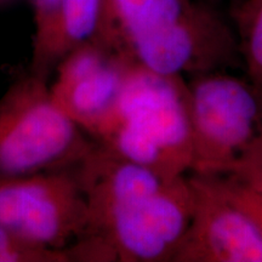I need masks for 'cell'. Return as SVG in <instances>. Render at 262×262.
I'll list each match as a JSON object with an SVG mask.
<instances>
[{
  "label": "cell",
  "instance_id": "6da1fadb",
  "mask_svg": "<svg viewBox=\"0 0 262 262\" xmlns=\"http://www.w3.org/2000/svg\"><path fill=\"white\" fill-rule=\"evenodd\" d=\"M86 221L72 262H172L193 214L186 175L166 180L97 142L73 168Z\"/></svg>",
  "mask_w": 262,
  "mask_h": 262
},
{
  "label": "cell",
  "instance_id": "7a4b0ae2",
  "mask_svg": "<svg viewBox=\"0 0 262 262\" xmlns=\"http://www.w3.org/2000/svg\"><path fill=\"white\" fill-rule=\"evenodd\" d=\"M90 137L166 180L192 171L188 84L182 75L134 66L116 106Z\"/></svg>",
  "mask_w": 262,
  "mask_h": 262
},
{
  "label": "cell",
  "instance_id": "3957f363",
  "mask_svg": "<svg viewBox=\"0 0 262 262\" xmlns=\"http://www.w3.org/2000/svg\"><path fill=\"white\" fill-rule=\"evenodd\" d=\"M93 143L54 103L49 80L29 71L0 100V181L72 169Z\"/></svg>",
  "mask_w": 262,
  "mask_h": 262
},
{
  "label": "cell",
  "instance_id": "277c9868",
  "mask_svg": "<svg viewBox=\"0 0 262 262\" xmlns=\"http://www.w3.org/2000/svg\"><path fill=\"white\" fill-rule=\"evenodd\" d=\"M195 173H222L262 129V97L225 72L188 83Z\"/></svg>",
  "mask_w": 262,
  "mask_h": 262
},
{
  "label": "cell",
  "instance_id": "5b68a950",
  "mask_svg": "<svg viewBox=\"0 0 262 262\" xmlns=\"http://www.w3.org/2000/svg\"><path fill=\"white\" fill-rule=\"evenodd\" d=\"M241 54L237 34L217 12L191 3L168 25L134 39L119 56L166 75L224 72Z\"/></svg>",
  "mask_w": 262,
  "mask_h": 262
},
{
  "label": "cell",
  "instance_id": "8992f818",
  "mask_svg": "<svg viewBox=\"0 0 262 262\" xmlns=\"http://www.w3.org/2000/svg\"><path fill=\"white\" fill-rule=\"evenodd\" d=\"M86 203L72 169L0 181V226L55 249L83 232Z\"/></svg>",
  "mask_w": 262,
  "mask_h": 262
},
{
  "label": "cell",
  "instance_id": "52a82bcc",
  "mask_svg": "<svg viewBox=\"0 0 262 262\" xmlns=\"http://www.w3.org/2000/svg\"><path fill=\"white\" fill-rule=\"evenodd\" d=\"M193 214L172 262H262V238L220 173L188 176Z\"/></svg>",
  "mask_w": 262,
  "mask_h": 262
},
{
  "label": "cell",
  "instance_id": "ba28073f",
  "mask_svg": "<svg viewBox=\"0 0 262 262\" xmlns=\"http://www.w3.org/2000/svg\"><path fill=\"white\" fill-rule=\"evenodd\" d=\"M133 68L129 61L93 39L68 52L57 64L51 98L91 136L116 106Z\"/></svg>",
  "mask_w": 262,
  "mask_h": 262
},
{
  "label": "cell",
  "instance_id": "9c48e42d",
  "mask_svg": "<svg viewBox=\"0 0 262 262\" xmlns=\"http://www.w3.org/2000/svg\"><path fill=\"white\" fill-rule=\"evenodd\" d=\"M192 0H104L96 37L119 55L134 39L168 25L188 8Z\"/></svg>",
  "mask_w": 262,
  "mask_h": 262
},
{
  "label": "cell",
  "instance_id": "30bf717a",
  "mask_svg": "<svg viewBox=\"0 0 262 262\" xmlns=\"http://www.w3.org/2000/svg\"><path fill=\"white\" fill-rule=\"evenodd\" d=\"M103 4L104 0H62L56 35L49 56L51 75L68 52L96 37Z\"/></svg>",
  "mask_w": 262,
  "mask_h": 262
},
{
  "label": "cell",
  "instance_id": "8fae6325",
  "mask_svg": "<svg viewBox=\"0 0 262 262\" xmlns=\"http://www.w3.org/2000/svg\"><path fill=\"white\" fill-rule=\"evenodd\" d=\"M233 18L248 73L262 97V0H242Z\"/></svg>",
  "mask_w": 262,
  "mask_h": 262
},
{
  "label": "cell",
  "instance_id": "7c38bea8",
  "mask_svg": "<svg viewBox=\"0 0 262 262\" xmlns=\"http://www.w3.org/2000/svg\"><path fill=\"white\" fill-rule=\"evenodd\" d=\"M33 9L32 57L28 71L37 77L49 80V56L56 35L62 0H31Z\"/></svg>",
  "mask_w": 262,
  "mask_h": 262
},
{
  "label": "cell",
  "instance_id": "4fadbf2b",
  "mask_svg": "<svg viewBox=\"0 0 262 262\" xmlns=\"http://www.w3.org/2000/svg\"><path fill=\"white\" fill-rule=\"evenodd\" d=\"M0 262H72L68 249H55L0 226Z\"/></svg>",
  "mask_w": 262,
  "mask_h": 262
},
{
  "label": "cell",
  "instance_id": "5bb4252c",
  "mask_svg": "<svg viewBox=\"0 0 262 262\" xmlns=\"http://www.w3.org/2000/svg\"><path fill=\"white\" fill-rule=\"evenodd\" d=\"M222 173L232 176L262 198V129Z\"/></svg>",
  "mask_w": 262,
  "mask_h": 262
},
{
  "label": "cell",
  "instance_id": "9a60e30c",
  "mask_svg": "<svg viewBox=\"0 0 262 262\" xmlns=\"http://www.w3.org/2000/svg\"><path fill=\"white\" fill-rule=\"evenodd\" d=\"M220 175L224 179L228 194L250 219L262 238V198L232 176L226 175V173H220Z\"/></svg>",
  "mask_w": 262,
  "mask_h": 262
}]
</instances>
